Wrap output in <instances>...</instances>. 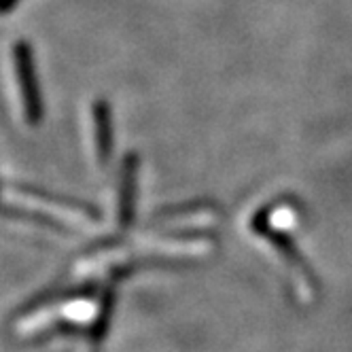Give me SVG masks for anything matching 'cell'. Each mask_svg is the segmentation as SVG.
<instances>
[{
	"label": "cell",
	"instance_id": "obj_6",
	"mask_svg": "<svg viewBox=\"0 0 352 352\" xmlns=\"http://www.w3.org/2000/svg\"><path fill=\"white\" fill-rule=\"evenodd\" d=\"M17 0H0V15H7L15 9Z\"/></svg>",
	"mask_w": 352,
	"mask_h": 352
},
{
	"label": "cell",
	"instance_id": "obj_7",
	"mask_svg": "<svg viewBox=\"0 0 352 352\" xmlns=\"http://www.w3.org/2000/svg\"><path fill=\"white\" fill-rule=\"evenodd\" d=\"M0 210H3V208H0Z\"/></svg>",
	"mask_w": 352,
	"mask_h": 352
},
{
	"label": "cell",
	"instance_id": "obj_3",
	"mask_svg": "<svg viewBox=\"0 0 352 352\" xmlns=\"http://www.w3.org/2000/svg\"><path fill=\"white\" fill-rule=\"evenodd\" d=\"M134 187H136V155H128L121 172V189H119V223L128 228L134 217Z\"/></svg>",
	"mask_w": 352,
	"mask_h": 352
},
{
	"label": "cell",
	"instance_id": "obj_2",
	"mask_svg": "<svg viewBox=\"0 0 352 352\" xmlns=\"http://www.w3.org/2000/svg\"><path fill=\"white\" fill-rule=\"evenodd\" d=\"M94 123H96L98 160L102 166H107L113 155V113L104 100H98L94 104Z\"/></svg>",
	"mask_w": 352,
	"mask_h": 352
},
{
	"label": "cell",
	"instance_id": "obj_5",
	"mask_svg": "<svg viewBox=\"0 0 352 352\" xmlns=\"http://www.w3.org/2000/svg\"><path fill=\"white\" fill-rule=\"evenodd\" d=\"M113 304H115V291L113 289H107V293L102 295V301H100V310H98V316L91 324L89 329V342L91 346H98L102 342L107 329H109V322H111V316H113Z\"/></svg>",
	"mask_w": 352,
	"mask_h": 352
},
{
	"label": "cell",
	"instance_id": "obj_4",
	"mask_svg": "<svg viewBox=\"0 0 352 352\" xmlns=\"http://www.w3.org/2000/svg\"><path fill=\"white\" fill-rule=\"evenodd\" d=\"M19 191H23V195H32L36 199H45V202L49 204H60V206H66L70 208L72 212H83L87 219H100V212L98 208H94L91 204L87 202H81V199H70V197H60V195H52V193H47V191H41V189H34V187H28V185H19L17 187Z\"/></svg>",
	"mask_w": 352,
	"mask_h": 352
},
{
	"label": "cell",
	"instance_id": "obj_1",
	"mask_svg": "<svg viewBox=\"0 0 352 352\" xmlns=\"http://www.w3.org/2000/svg\"><path fill=\"white\" fill-rule=\"evenodd\" d=\"M13 60H15L17 83H19V91H21L23 115H26L30 125H38L43 121V117H45V109H43L41 89H38L32 47L26 41L15 43V47H13Z\"/></svg>",
	"mask_w": 352,
	"mask_h": 352
}]
</instances>
